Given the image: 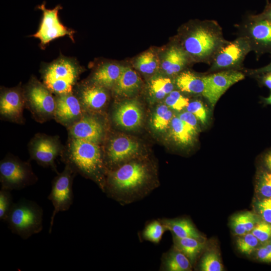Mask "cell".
<instances>
[{"label":"cell","mask_w":271,"mask_h":271,"mask_svg":"<svg viewBox=\"0 0 271 271\" xmlns=\"http://www.w3.org/2000/svg\"><path fill=\"white\" fill-rule=\"evenodd\" d=\"M151 169L145 162L130 160L108 170L104 193L121 205L143 199L158 185Z\"/></svg>","instance_id":"6da1fadb"},{"label":"cell","mask_w":271,"mask_h":271,"mask_svg":"<svg viewBox=\"0 0 271 271\" xmlns=\"http://www.w3.org/2000/svg\"><path fill=\"white\" fill-rule=\"evenodd\" d=\"M63 157L76 173L94 181L104 193L107 171L98 144L71 138Z\"/></svg>","instance_id":"7a4b0ae2"},{"label":"cell","mask_w":271,"mask_h":271,"mask_svg":"<svg viewBox=\"0 0 271 271\" xmlns=\"http://www.w3.org/2000/svg\"><path fill=\"white\" fill-rule=\"evenodd\" d=\"M224 42L220 27L214 22L207 21L195 25L187 32L182 48L194 59L205 61L213 58Z\"/></svg>","instance_id":"3957f363"},{"label":"cell","mask_w":271,"mask_h":271,"mask_svg":"<svg viewBox=\"0 0 271 271\" xmlns=\"http://www.w3.org/2000/svg\"><path fill=\"white\" fill-rule=\"evenodd\" d=\"M43 209L35 202L22 199L13 203L6 222L10 230L24 239L43 230Z\"/></svg>","instance_id":"277c9868"},{"label":"cell","mask_w":271,"mask_h":271,"mask_svg":"<svg viewBox=\"0 0 271 271\" xmlns=\"http://www.w3.org/2000/svg\"><path fill=\"white\" fill-rule=\"evenodd\" d=\"M37 180L29 163L12 156H7L1 161V188L20 190L34 184Z\"/></svg>","instance_id":"5b68a950"},{"label":"cell","mask_w":271,"mask_h":271,"mask_svg":"<svg viewBox=\"0 0 271 271\" xmlns=\"http://www.w3.org/2000/svg\"><path fill=\"white\" fill-rule=\"evenodd\" d=\"M76 174L69 166L66 164L63 171L58 173L52 181L51 190L48 197L54 207L50 222L49 233H51L56 214L69 210L73 202L72 185Z\"/></svg>","instance_id":"8992f818"},{"label":"cell","mask_w":271,"mask_h":271,"mask_svg":"<svg viewBox=\"0 0 271 271\" xmlns=\"http://www.w3.org/2000/svg\"><path fill=\"white\" fill-rule=\"evenodd\" d=\"M78 75V68L74 63L67 60H61L46 69L44 85L58 95L71 93Z\"/></svg>","instance_id":"52a82bcc"},{"label":"cell","mask_w":271,"mask_h":271,"mask_svg":"<svg viewBox=\"0 0 271 271\" xmlns=\"http://www.w3.org/2000/svg\"><path fill=\"white\" fill-rule=\"evenodd\" d=\"M25 98L30 110L38 121L43 122L54 117L56 99L45 85L39 82H32Z\"/></svg>","instance_id":"ba28073f"},{"label":"cell","mask_w":271,"mask_h":271,"mask_svg":"<svg viewBox=\"0 0 271 271\" xmlns=\"http://www.w3.org/2000/svg\"><path fill=\"white\" fill-rule=\"evenodd\" d=\"M251 50L250 43L245 37L225 42L214 56L210 71L230 69L239 66Z\"/></svg>","instance_id":"9c48e42d"},{"label":"cell","mask_w":271,"mask_h":271,"mask_svg":"<svg viewBox=\"0 0 271 271\" xmlns=\"http://www.w3.org/2000/svg\"><path fill=\"white\" fill-rule=\"evenodd\" d=\"M244 78L242 73L233 70L219 71L203 76L204 89L202 95L213 107L230 86Z\"/></svg>","instance_id":"30bf717a"},{"label":"cell","mask_w":271,"mask_h":271,"mask_svg":"<svg viewBox=\"0 0 271 271\" xmlns=\"http://www.w3.org/2000/svg\"><path fill=\"white\" fill-rule=\"evenodd\" d=\"M57 5L52 9L46 8L45 3L38 6L42 12V20L40 28L33 36L40 39L42 45H44L56 38L68 35L72 39L73 33L60 22L58 13L62 9Z\"/></svg>","instance_id":"8fae6325"},{"label":"cell","mask_w":271,"mask_h":271,"mask_svg":"<svg viewBox=\"0 0 271 271\" xmlns=\"http://www.w3.org/2000/svg\"><path fill=\"white\" fill-rule=\"evenodd\" d=\"M62 152L59 140L44 134H38L30 144L32 159L44 167H50L56 171L55 161Z\"/></svg>","instance_id":"7c38bea8"},{"label":"cell","mask_w":271,"mask_h":271,"mask_svg":"<svg viewBox=\"0 0 271 271\" xmlns=\"http://www.w3.org/2000/svg\"><path fill=\"white\" fill-rule=\"evenodd\" d=\"M139 151V143L127 137H118L112 139L106 153L105 164L114 169L136 157Z\"/></svg>","instance_id":"4fadbf2b"},{"label":"cell","mask_w":271,"mask_h":271,"mask_svg":"<svg viewBox=\"0 0 271 271\" xmlns=\"http://www.w3.org/2000/svg\"><path fill=\"white\" fill-rule=\"evenodd\" d=\"M246 34L251 50L271 54V21L259 15L252 17L247 25Z\"/></svg>","instance_id":"5bb4252c"},{"label":"cell","mask_w":271,"mask_h":271,"mask_svg":"<svg viewBox=\"0 0 271 271\" xmlns=\"http://www.w3.org/2000/svg\"><path fill=\"white\" fill-rule=\"evenodd\" d=\"M83 105L71 93L58 95L54 117L59 123L70 126L83 116Z\"/></svg>","instance_id":"9a60e30c"},{"label":"cell","mask_w":271,"mask_h":271,"mask_svg":"<svg viewBox=\"0 0 271 271\" xmlns=\"http://www.w3.org/2000/svg\"><path fill=\"white\" fill-rule=\"evenodd\" d=\"M71 138L98 144L104 135L102 123L96 118L83 115L78 120L69 126Z\"/></svg>","instance_id":"2e32d148"},{"label":"cell","mask_w":271,"mask_h":271,"mask_svg":"<svg viewBox=\"0 0 271 271\" xmlns=\"http://www.w3.org/2000/svg\"><path fill=\"white\" fill-rule=\"evenodd\" d=\"M25 102V97L19 89L5 91L2 93L0 99L1 116L13 122L22 123Z\"/></svg>","instance_id":"e0dca14e"},{"label":"cell","mask_w":271,"mask_h":271,"mask_svg":"<svg viewBox=\"0 0 271 271\" xmlns=\"http://www.w3.org/2000/svg\"><path fill=\"white\" fill-rule=\"evenodd\" d=\"M113 118L118 126L127 130L135 129L142 124L143 119L142 108L137 100L123 101L116 108Z\"/></svg>","instance_id":"ac0fdd59"},{"label":"cell","mask_w":271,"mask_h":271,"mask_svg":"<svg viewBox=\"0 0 271 271\" xmlns=\"http://www.w3.org/2000/svg\"><path fill=\"white\" fill-rule=\"evenodd\" d=\"M141 85V80L137 72L129 67H122L121 74L113 88L114 92L122 97L135 94Z\"/></svg>","instance_id":"d6986e66"},{"label":"cell","mask_w":271,"mask_h":271,"mask_svg":"<svg viewBox=\"0 0 271 271\" xmlns=\"http://www.w3.org/2000/svg\"><path fill=\"white\" fill-rule=\"evenodd\" d=\"M188 56L182 47L172 46L165 53L161 63V68L168 75L177 74L186 65Z\"/></svg>","instance_id":"ffe728a7"},{"label":"cell","mask_w":271,"mask_h":271,"mask_svg":"<svg viewBox=\"0 0 271 271\" xmlns=\"http://www.w3.org/2000/svg\"><path fill=\"white\" fill-rule=\"evenodd\" d=\"M108 95L105 88L98 85L88 86L81 89L80 101L83 107L92 110L102 108L106 103Z\"/></svg>","instance_id":"44dd1931"},{"label":"cell","mask_w":271,"mask_h":271,"mask_svg":"<svg viewBox=\"0 0 271 271\" xmlns=\"http://www.w3.org/2000/svg\"><path fill=\"white\" fill-rule=\"evenodd\" d=\"M170 134L177 145L182 147L191 146L195 141L198 131L183 121L178 116H174L170 124Z\"/></svg>","instance_id":"7402d4cb"},{"label":"cell","mask_w":271,"mask_h":271,"mask_svg":"<svg viewBox=\"0 0 271 271\" xmlns=\"http://www.w3.org/2000/svg\"><path fill=\"white\" fill-rule=\"evenodd\" d=\"M160 220L173 235L180 238L192 237L200 240L203 238L192 222L187 218H162Z\"/></svg>","instance_id":"603a6c76"},{"label":"cell","mask_w":271,"mask_h":271,"mask_svg":"<svg viewBox=\"0 0 271 271\" xmlns=\"http://www.w3.org/2000/svg\"><path fill=\"white\" fill-rule=\"evenodd\" d=\"M161 270L166 271H189L192 265L189 259L174 246L162 257Z\"/></svg>","instance_id":"cb8c5ba5"},{"label":"cell","mask_w":271,"mask_h":271,"mask_svg":"<svg viewBox=\"0 0 271 271\" xmlns=\"http://www.w3.org/2000/svg\"><path fill=\"white\" fill-rule=\"evenodd\" d=\"M122 67L114 63L103 64L94 73L93 83L105 88H112L120 76Z\"/></svg>","instance_id":"d4e9b609"},{"label":"cell","mask_w":271,"mask_h":271,"mask_svg":"<svg viewBox=\"0 0 271 271\" xmlns=\"http://www.w3.org/2000/svg\"><path fill=\"white\" fill-rule=\"evenodd\" d=\"M175 83L181 91L188 93L202 94L204 89L203 76H198L189 71L180 73Z\"/></svg>","instance_id":"484cf974"},{"label":"cell","mask_w":271,"mask_h":271,"mask_svg":"<svg viewBox=\"0 0 271 271\" xmlns=\"http://www.w3.org/2000/svg\"><path fill=\"white\" fill-rule=\"evenodd\" d=\"M173 236L174 246L187 256L192 265L203 249L204 243L192 237L180 238Z\"/></svg>","instance_id":"4316f807"},{"label":"cell","mask_w":271,"mask_h":271,"mask_svg":"<svg viewBox=\"0 0 271 271\" xmlns=\"http://www.w3.org/2000/svg\"><path fill=\"white\" fill-rule=\"evenodd\" d=\"M174 86L172 81L169 78L155 77L149 82V92L154 98L161 99L173 90Z\"/></svg>","instance_id":"83f0119b"},{"label":"cell","mask_w":271,"mask_h":271,"mask_svg":"<svg viewBox=\"0 0 271 271\" xmlns=\"http://www.w3.org/2000/svg\"><path fill=\"white\" fill-rule=\"evenodd\" d=\"M174 117L172 111L166 104L158 106L151 118V124L153 128L160 132L168 128Z\"/></svg>","instance_id":"f1b7e54d"},{"label":"cell","mask_w":271,"mask_h":271,"mask_svg":"<svg viewBox=\"0 0 271 271\" xmlns=\"http://www.w3.org/2000/svg\"><path fill=\"white\" fill-rule=\"evenodd\" d=\"M135 65L136 68L141 72L151 74L157 69L158 61L153 52L148 51L141 54L137 58Z\"/></svg>","instance_id":"f546056e"},{"label":"cell","mask_w":271,"mask_h":271,"mask_svg":"<svg viewBox=\"0 0 271 271\" xmlns=\"http://www.w3.org/2000/svg\"><path fill=\"white\" fill-rule=\"evenodd\" d=\"M167 230L160 219L154 220L145 226L142 233L143 238L146 240L158 243Z\"/></svg>","instance_id":"4dcf8cb0"},{"label":"cell","mask_w":271,"mask_h":271,"mask_svg":"<svg viewBox=\"0 0 271 271\" xmlns=\"http://www.w3.org/2000/svg\"><path fill=\"white\" fill-rule=\"evenodd\" d=\"M200 269L202 271L223 270V265L218 253L213 250L206 252L201 260Z\"/></svg>","instance_id":"1f68e13d"},{"label":"cell","mask_w":271,"mask_h":271,"mask_svg":"<svg viewBox=\"0 0 271 271\" xmlns=\"http://www.w3.org/2000/svg\"><path fill=\"white\" fill-rule=\"evenodd\" d=\"M259 243V240L251 233L248 232L240 236L236 240L238 249L241 253L249 255L256 249Z\"/></svg>","instance_id":"d6a6232c"},{"label":"cell","mask_w":271,"mask_h":271,"mask_svg":"<svg viewBox=\"0 0 271 271\" xmlns=\"http://www.w3.org/2000/svg\"><path fill=\"white\" fill-rule=\"evenodd\" d=\"M165 102L169 107L179 111L186 108L189 103V99L180 92L173 90L166 97Z\"/></svg>","instance_id":"836d02e7"},{"label":"cell","mask_w":271,"mask_h":271,"mask_svg":"<svg viewBox=\"0 0 271 271\" xmlns=\"http://www.w3.org/2000/svg\"><path fill=\"white\" fill-rule=\"evenodd\" d=\"M187 111L192 113L202 124H205L208 120V111L203 103L199 100L189 102Z\"/></svg>","instance_id":"e575fe53"},{"label":"cell","mask_w":271,"mask_h":271,"mask_svg":"<svg viewBox=\"0 0 271 271\" xmlns=\"http://www.w3.org/2000/svg\"><path fill=\"white\" fill-rule=\"evenodd\" d=\"M11 190L1 188L0 191V220L6 221L14 203Z\"/></svg>","instance_id":"d590c367"},{"label":"cell","mask_w":271,"mask_h":271,"mask_svg":"<svg viewBox=\"0 0 271 271\" xmlns=\"http://www.w3.org/2000/svg\"><path fill=\"white\" fill-rule=\"evenodd\" d=\"M257 188L259 193L264 197H271V171H264L260 174L257 183Z\"/></svg>","instance_id":"8d00e7d4"},{"label":"cell","mask_w":271,"mask_h":271,"mask_svg":"<svg viewBox=\"0 0 271 271\" xmlns=\"http://www.w3.org/2000/svg\"><path fill=\"white\" fill-rule=\"evenodd\" d=\"M251 233L261 242L267 241L271 237V224L265 221L256 223Z\"/></svg>","instance_id":"74e56055"},{"label":"cell","mask_w":271,"mask_h":271,"mask_svg":"<svg viewBox=\"0 0 271 271\" xmlns=\"http://www.w3.org/2000/svg\"><path fill=\"white\" fill-rule=\"evenodd\" d=\"M256 207L263 221L271 224V197L264 198L258 201Z\"/></svg>","instance_id":"f35d334b"},{"label":"cell","mask_w":271,"mask_h":271,"mask_svg":"<svg viewBox=\"0 0 271 271\" xmlns=\"http://www.w3.org/2000/svg\"><path fill=\"white\" fill-rule=\"evenodd\" d=\"M230 225L236 235L242 236L247 233L243 222L242 213L233 216L231 219Z\"/></svg>","instance_id":"ab89813d"},{"label":"cell","mask_w":271,"mask_h":271,"mask_svg":"<svg viewBox=\"0 0 271 271\" xmlns=\"http://www.w3.org/2000/svg\"><path fill=\"white\" fill-rule=\"evenodd\" d=\"M178 116L191 127L198 131H199L198 120L192 113L186 111L179 114Z\"/></svg>","instance_id":"60d3db41"},{"label":"cell","mask_w":271,"mask_h":271,"mask_svg":"<svg viewBox=\"0 0 271 271\" xmlns=\"http://www.w3.org/2000/svg\"><path fill=\"white\" fill-rule=\"evenodd\" d=\"M256 255L259 260L271 262V244H267L258 248Z\"/></svg>","instance_id":"b9f144b4"},{"label":"cell","mask_w":271,"mask_h":271,"mask_svg":"<svg viewBox=\"0 0 271 271\" xmlns=\"http://www.w3.org/2000/svg\"><path fill=\"white\" fill-rule=\"evenodd\" d=\"M242 216L246 232H249L257 223L256 216L250 212L242 213Z\"/></svg>","instance_id":"7bdbcfd3"},{"label":"cell","mask_w":271,"mask_h":271,"mask_svg":"<svg viewBox=\"0 0 271 271\" xmlns=\"http://www.w3.org/2000/svg\"><path fill=\"white\" fill-rule=\"evenodd\" d=\"M259 76L261 83L271 90V72Z\"/></svg>","instance_id":"ee69618b"},{"label":"cell","mask_w":271,"mask_h":271,"mask_svg":"<svg viewBox=\"0 0 271 271\" xmlns=\"http://www.w3.org/2000/svg\"><path fill=\"white\" fill-rule=\"evenodd\" d=\"M270 72H271V61L268 64L262 67L252 70L251 71V73L256 75H259L264 73Z\"/></svg>","instance_id":"f6af8a7d"},{"label":"cell","mask_w":271,"mask_h":271,"mask_svg":"<svg viewBox=\"0 0 271 271\" xmlns=\"http://www.w3.org/2000/svg\"><path fill=\"white\" fill-rule=\"evenodd\" d=\"M263 161L268 171H271V149L264 154L263 156Z\"/></svg>","instance_id":"bcb514c9"},{"label":"cell","mask_w":271,"mask_h":271,"mask_svg":"<svg viewBox=\"0 0 271 271\" xmlns=\"http://www.w3.org/2000/svg\"><path fill=\"white\" fill-rule=\"evenodd\" d=\"M259 16L271 21V2L266 7L264 11L259 14Z\"/></svg>","instance_id":"7dc6e473"},{"label":"cell","mask_w":271,"mask_h":271,"mask_svg":"<svg viewBox=\"0 0 271 271\" xmlns=\"http://www.w3.org/2000/svg\"><path fill=\"white\" fill-rule=\"evenodd\" d=\"M263 101L265 104L271 105V92L270 94L267 97H265L263 98Z\"/></svg>","instance_id":"c3c4849f"}]
</instances>
